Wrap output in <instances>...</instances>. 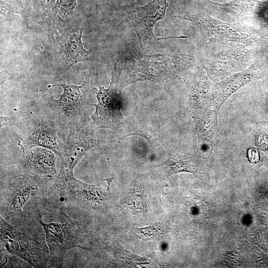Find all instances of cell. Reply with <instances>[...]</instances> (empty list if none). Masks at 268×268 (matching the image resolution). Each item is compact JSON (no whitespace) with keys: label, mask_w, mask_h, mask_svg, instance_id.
Here are the masks:
<instances>
[{"label":"cell","mask_w":268,"mask_h":268,"mask_svg":"<svg viewBox=\"0 0 268 268\" xmlns=\"http://www.w3.org/2000/svg\"><path fill=\"white\" fill-rule=\"evenodd\" d=\"M27 158L25 166L30 173L46 177L56 174V158L53 151L42 147H34Z\"/></svg>","instance_id":"cell-17"},{"label":"cell","mask_w":268,"mask_h":268,"mask_svg":"<svg viewBox=\"0 0 268 268\" xmlns=\"http://www.w3.org/2000/svg\"><path fill=\"white\" fill-rule=\"evenodd\" d=\"M82 32L80 28L66 31L59 38L60 51L66 61L67 69L78 62L90 60L88 55L90 51L84 49L81 41Z\"/></svg>","instance_id":"cell-14"},{"label":"cell","mask_w":268,"mask_h":268,"mask_svg":"<svg viewBox=\"0 0 268 268\" xmlns=\"http://www.w3.org/2000/svg\"><path fill=\"white\" fill-rule=\"evenodd\" d=\"M98 144V140L83 131L69 130L66 142L61 144L56 153L61 158V165L53 185L54 190L66 191L71 195L77 190L81 181L75 177L74 168L88 150Z\"/></svg>","instance_id":"cell-2"},{"label":"cell","mask_w":268,"mask_h":268,"mask_svg":"<svg viewBox=\"0 0 268 268\" xmlns=\"http://www.w3.org/2000/svg\"><path fill=\"white\" fill-rule=\"evenodd\" d=\"M7 11H11V8L7 3L0 0V14L5 15Z\"/></svg>","instance_id":"cell-28"},{"label":"cell","mask_w":268,"mask_h":268,"mask_svg":"<svg viewBox=\"0 0 268 268\" xmlns=\"http://www.w3.org/2000/svg\"><path fill=\"white\" fill-rule=\"evenodd\" d=\"M200 162V159L196 156L190 157L174 150H168V159L157 166H168L171 174L187 172L199 177L203 172V168L201 165Z\"/></svg>","instance_id":"cell-18"},{"label":"cell","mask_w":268,"mask_h":268,"mask_svg":"<svg viewBox=\"0 0 268 268\" xmlns=\"http://www.w3.org/2000/svg\"><path fill=\"white\" fill-rule=\"evenodd\" d=\"M90 72L86 75L83 83L80 85L57 84L63 92L58 100L53 99L54 111L59 124L68 130L78 129V123L82 111L88 102L87 97L83 93L89 86Z\"/></svg>","instance_id":"cell-8"},{"label":"cell","mask_w":268,"mask_h":268,"mask_svg":"<svg viewBox=\"0 0 268 268\" xmlns=\"http://www.w3.org/2000/svg\"><path fill=\"white\" fill-rule=\"evenodd\" d=\"M62 143L58 138L57 130L53 126L40 124L31 134L19 140L18 145L23 155L27 157L33 148L39 146L56 153Z\"/></svg>","instance_id":"cell-13"},{"label":"cell","mask_w":268,"mask_h":268,"mask_svg":"<svg viewBox=\"0 0 268 268\" xmlns=\"http://www.w3.org/2000/svg\"><path fill=\"white\" fill-rule=\"evenodd\" d=\"M37 177L31 173L15 175L5 183L1 194L4 201V214L14 216L22 211L25 203L39 190Z\"/></svg>","instance_id":"cell-11"},{"label":"cell","mask_w":268,"mask_h":268,"mask_svg":"<svg viewBox=\"0 0 268 268\" xmlns=\"http://www.w3.org/2000/svg\"><path fill=\"white\" fill-rule=\"evenodd\" d=\"M135 229L138 236L143 240L159 237L166 232L165 226L161 223H155L147 227Z\"/></svg>","instance_id":"cell-22"},{"label":"cell","mask_w":268,"mask_h":268,"mask_svg":"<svg viewBox=\"0 0 268 268\" xmlns=\"http://www.w3.org/2000/svg\"><path fill=\"white\" fill-rule=\"evenodd\" d=\"M131 135H138L144 138L149 142L151 147H156L160 145V142L157 136H155L152 134H150L145 131H135L125 135L123 138Z\"/></svg>","instance_id":"cell-25"},{"label":"cell","mask_w":268,"mask_h":268,"mask_svg":"<svg viewBox=\"0 0 268 268\" xmlns=\"http://www.w3.org/2000/svg\"><path fill=\"white\" fill-rule=\"evenodd\" d=\"M176 17L196 25L207 40L213 43L226 44L234 42L248 45L255 41L253 32L246 26L223 22L204 13L192 14L185 12Z\"/></svg>","instance_id":"cell-6"},{"label":"cell","mask_w":268,"mask_h":268,"mask_svg":"<svg viewBox=\"0 0 268 268\" xmlns=\"http://www.w3.org/2000/svg\"><path fill=\"white\" fill-rule=\"evenodd\" d=\"M0 222V250L6 255H16L34 267H44L48 259L45 246L1 216Z\"/></svg>","instance_id":"cell-5"},{"label":"cell","mask_w":268,"mask_h":268,"mask_svg":"<svg viewBox=\"0 0 268 268\" xmlns=\"http://www.w3.org/2000/svg\"><path fill=\"white\" fill-rule=\"evenodd\" d=\"M266 109H267V110L268 111V92L267 94V98H266Z\"/></svg>","instance_id":"cell-29"},{"label":"cell","mask_w":268,"mask_h":268,"mask_svg":"<svg viewBox=\"0 0 268 268\" xmlns=\"http://www.w3.org/2000/svg\"><path fill=\"white\" fill-rule=\"evenodd\" d=\"M67 218L64 224L44 223L40 220L46 234V243L49 251L50 261L56 267H61L65 254L71 249L79 247L83 242L81 227L62 212Z\"/></svg>","instance_id":"cell-7"},{"label":"cell","mask_w":268,"mask_h":268,"mask_svg":"<svg viewBox=\"0 0 268 268\" xmlns=\"http://www.w3.org/2000/svg\"><path fill=\"white\" fill-rule=\"evenodd\" d=\"M76 5V0H57L55 8L59 13L69 15L73 12Z\"/></svg>","instance_id":"cell-24"},{"label":"cell","mask_w":268,"mask_h":268,"mask_svg":"<svg viewBox=\"0 0 268 268\" xmlns=\"http://www.w3.org/2000/svg\"><path fill=\"white\" fill-rule=\"evenodd\" d=\"M252 131L255 136L256 147L268 151V122H259L254 124Z\"/></svg>","instance_id":"cell-21"},{"label":"cell","mask_w":268,"mask_h":268,"mask_svg":"<svg viewBox=\"0 0 268 268\" xmlns=\"http://www.w3.org/2000/svg\"><path fill=\"white\" fill-rule=\"evenodd\" d=\"M101 191L100 189L95 185L82 182L72 197L77 200H85L100 203L105 201V198L100 193Z\"/></svg>","instance_id":"cell-20"},{"label":"cell","mask_w":268,"mask_h":268,"mask_svg":"<svg viewBox=\"0 0 268 268\" xmlns=\"http://www.w3.org/2000/svg\"><path fill=\"white\" fill-rule=\"evenodd\" d=\"M187 88V101L195 125L200 124L212 109L213 83L203 68L197 67L182 78Z\"/></svg>","instance_id":"cell-9"},{"label":"cell","mask_w":268,"mask_h":268,"mask_svg":"<svg viewBox=\"0 0 268 268\" xmlns=\"http://www.w3.org/2000/svg\"><path fill=\"white\" fill-rule=\"evenodd\" d=\"M203 5L208 11H214L222 15L230 16L235 19L254 14L263 5L256 0H233L223 3L203 0Z\"/></svg>","instance_id":"cell-15"},{"label":"cell","mask_w":268,"mask_h":268,"mask_svg":"<svg viewBox=\"0 0 268 268\" xmlns=\"http://www.w3.org/2000/svg\"><path fill=\"white\" fill-rule=\"evenodd\" d=\"M264 74L263 66L256 63L245 70L213 84L212 109L218 114L221 106L231 95L250 82L262 78Z\"/></svg>","instance_id":"cell-12"},{"label":"cell","mask_w":268,"mask_h":268,"mask_svg":"<svg viewBox=\"0 0 268 268\" xmlns=\"http://www.w3.org/2000/svg\"><path fill=\"white\" fill-rule=\"evenodd\" d=\"M0 128L9 125L12 121V118L10 117L0 116Z\"/></svg>","instance_id":"cell-27"},{"label":"cell","mask_w":268,"mask_h":268,"mask_svg":"<svg viewBox=\"0 0 268 268\" xmlns=\"http://www.w3.org/2000/svg\"><path fill=\"white\" fill-rule=\"evenodd\" d=\"M247 157L252 163H256L260 160V155L258 150L255 147H251L247 150Z\"/></svg>","instance_id":"cell-26"},{"label":"cell","mask_w":268,"mask_h":268,"mask_svg":"<svg viewBox=\"0 0 268 268\" xmlns=\"http://www.w3.org/2000/svg\"><path fill=\"white\" fill-rule=\"evenodd\" d=\"M128 204L129 205L134 206L132 208L133 209H142L144 210L146 208V201L142 192L132 193L129 197Z\"/></svg>","instance_id":"cell-23"},{"label":"cell","mask_w":268,"mask_h":268,"mask_svg":"<svg viewBox=\"0 0 268 268\" xmlns=\"http://www.w3.org/2000/svg\"><path fill=\"white\" fill-rule=\"evenodd\" d=\"M168 6L166 0H152L144 6L131 5L126 7L123 14V22L137 35L142 51H152L159 40L188 37L180 36L158 38L154 35V25L164 17Z\"/></svg>","instance_id":"cell-3"},{"label":"cell","mask_w":268,"mask_h":268,"mask_svg":"<svg viewBox=\"0 0 268 268\" xmlns=\"http://www.w3.org/2000/svg\"><path fill=\"white\" fill-rule=\"evenodd\" d=\"M250 60L251 54L246 48L231 46L205 58L203 68L211 80L218 82L246 69Z\"/></svg>","instance_id":"cell-10"},{"label":"cell","mask_w":268,"mask_h":268,"mask_svg":"<svg viewBox=\"0 0 268 268\" xmlns=\"http://www.w3.org/2000/svg\"><path fill=\"white\" fill-rule=\"evenodd\" d=\"M218 113L211 109L205 119L195 125L198 136V154L199 157H209L212 154L218 132Z\"/></svg>","instance_id":"cell-16"},{"label":"cell","mask_w":268,"mask_h":268,"mask_svg":"<svg viewBox=\"0 0 268 268\" xmlns=\"http://www.w3.org/2000/svg\"><path fill=\"white\" fill-rule=\"evenodd\" d=\"M186 207L191 217L198 224H201L211 215L208 204L201 199H190L187 201Z\"/></svg>","instance_id":"cell-19"},{"label":"cell","mask_w":268,"mask_h":268,"mask_svg":"<svg viewBox=\"0 0 268 268\" xmlns=\"http://www.w3.org/2000/svg\"><path fill=\"white\" fill-rule=\"evenodd\" d=\"M124 66L117 61L112 66L111 80L108 88L99 86L96 93L98 101L91 115L93 122L98 129L118 130L126 121L121 112L122 100L119 85Z\"/></svg>","instance_id":"cell-4"},{"label":"cell","mask_w":268,"mask_h":268,"mask_svg":"<svg viewBox=\"0 0 268 268\" xmlns=\"http://www.w3.org/2000/svg\"><path fill=\"white\" fill-rule=\"evenodd\" d=\"M197 67L193 57L183 54H156L137 56L124 67L119 88L139 81L165 82L182 78Z\"/></svg>","instance_id":"cell-1"}]
</instances>
